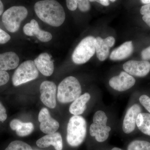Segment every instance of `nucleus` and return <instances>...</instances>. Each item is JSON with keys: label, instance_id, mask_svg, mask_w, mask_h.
Instances as JSON below:
<instances>
[{"label": "nucleus", "instance_id": "nucleus-1", "mask_svg": "<svg viewBox=\"0 0 150 150\" xmlns=\"http://www.w3.org/2000/svg\"><path fill=\"white\" fill-rule=\"evenodd\" d=\"M34 10L38 17L51 26L59 27L65 21L66 14L61 4L54 0H44L37 2Z\"/></svg>", "mask_w": 150, "mask_h": 150}, {"label": "nucleus", "instance_id": "nucleus-2", "mask_svg": "<svg viewBox=\"0 0 150 150\" xmlns=\"http://www.w3.org/2000/svg\"><path fill=\"white\" fill-rule=\"evenodd\" d=\"M87 134L85 119L80 115H74L69 120L67 128V141L71 146L77 147L84 141Z\"/></svg>", "mask_w": 150, "mask_h": 150}, {"label": "nucleus", "instance_id": "nucleus-3", "mask_svg": "<svg viewBox=\"0 0 150 150\" xmlns=\"http://www.w3.org/2000/svg\"><path fill=\"white\" fill-rule=\"evenodd\" d=\"M81 87L76 78L72 76L65 78L59 84L57 99L62 103L73 102L81 96Z\"/></svg>", "mask_w": 150, "mask_h": 150}, {"label": "nucleus", "instance_id": "nucleus-4", "mask_svg": "<svg viewBox=\"0 0 150 150\" xmlns=\"http://www.w3.org/2000/svg\"><path fill=\"white\" fill-rule=\"evenodd\" d=\"M27 8L23 6H13L4 12L2 17L3 23L8 31L15 33L18 30L22 21L27 16Z\"/></svg>", "mask_w": 150, "mask_h": 150}, {"label": "nucleus", "instance_id": "nucleus-5", "mask_svg": "<svg viewBox=\"0 0 150 150\" xmlns=\"http://www.w3.org/2000/svg\"><path fill=\"white\" fill-rule=\"evenodd\" d=\"M108 117L105 112L102 110H98L95 113L93 121L90 127V134L95 137L98 142L106 141L109 136L111 128L107 126Z\"/></svg>", "mask_w": 150, "mask_h": 150}, {"label": "nucleus", "instance_id": "nucleus-6", "mask_svg": "<svg viewBox=\"0 0 150 150\" xmlns=\"http://www.w3.org/2000/svg\"><path fill=\"white\" fill-rule=\"evenodd\" d=\"M96 52L95 38L92 36L85 38L78 44L73 52L72 59L77 64L88 62Z\"/></svg>", "mask_w": 150, "mask_h": 150}, {"label": "nucleus", "instance_id": "nucleus-7", "mask_svg": "<svg viewBox=\"0 0 150 150\" xmlns=\"http://www.w3.org/2000/svg\"><path fill=\"white\" fill-rule=\"evenodd\" d=\"M38 71L33 61H25L15 71L12 78L13 84L15 86L21 85L37 79Z\"/></svg>", "mask_w": 150, "mask_h": 150}, {"label": "nucleus", "instance_id": "nucleus-8", "mask_svg": "<svg viewBox=\"0 0 150 150\" xmlns=\"http://www.w3.org/2000/svg\"><path fill=\"white\" fill-rule=\"evenodd\" d=\"M56 90L57 87L53 82L44 81L40 84V100L47 107L51 109L56 107Z\"/></svg>", "mask_w": 150, "mask_h": 150}, {"label": "nucleus", "instance_id": "nucleus-9", "mask_svg": "<svg viewBox=\"0 0 150 150\" xmlns=\"http://www.w3.org/2000/svg\"><path fill=\"white\" fill-rule=\"evenodd\" d=\"M38 118L40 123V131L44 134H54L59 129V122L52 118L49 110L46 108H43L40 110Z\"/></svg>", "mask_w": 150, "mask_h": 150}, {"label": "nucleus", "instance_id": "nucleus-10", "mask_svg": "<svg viewBox=\"0 0 150 150\" xmlns=\"http://www.w3.org/2000/svg\"><path fill=\"white\" fill-rule=\"evenodd\" d=\"M136 79L126 72H121L118 76L110 79L109 84L113 89L118 91H126L134 86Z\"/></svg>", "mask_w": 150, "mask_h": 150}, {"label": "nucleus", "instance_id": "nucleus-11", "mask_svg": "<svg viewBox=\"0 0 150 150\" xmlns=\"http://www.w3.org/2000/svg\"><path fill=\"white\" fill-rule=\"evenodd\" d=\"M123 68L131 76L143 77L149 73L150 63L146 61H128L123 64Z\"/></svg>", "mask_w": 150, "mask_h": 150}, {"label": "nucleus", "instance_id": "nucleus-12", "mask_svg": "<svg viewBox=\"0 0 150 150\" xmlns=\"http://www.w3.org/2000/svg\"><path fill=\"white\" fill-rule=\"evenodd\" d=\"M142 112V107L139 105L134 104L128 109L123 119L122 129L126 134L132 133L135 130L136 120L139 114Z\"/></svg>", "mask_w": 150, "mask_h": 150}, {"label": "nucleus", "instance_id": "nucleus-13", "mask_svg": "<svg viewBox=\"0 0 150 150\" xmlns=\"http://www.w3.org/2000/svg\"><path fill=\"white\" fill-rule=\"evenodd\" d=\"M23 30L25 35L30 36L35 35L41 42H48L52 38L51 33L40 29L38 23L34 19L31 20L30 23L25 24Z\"/></svg>", "mask_w": 150, "mask_h": 150}, {"label": "nucleus", "instance_id": "nucleus-14", "mask_svg": "<svg viewBox=\"0 0 150 150\" xmlns=\"http://www.w3.org/2000/svg\"><path fill=\"white\" fill-rule=\"evenodd\" d=\"M33 62L38 71L44 76H49L54 72V62L48 53L40 54Z\"/></svg>", "mask_w": 150, "mask_h": 150}, {"label": "nucleus", "instance_id": "nucleus-15", "mask_svg": "<svg viewBox=\"0 0 150 150\" xmlns=\"http://www.w3.org/2000/svg\"><path fill=\"white\" fill-rule=\"evenodd\" d=\"M36 144L39 148H47L52 145L54 146L56 150H62L63 149L62 135L58 132L47 134L38 140Z\"/></svg>", "mask_w": 150, "mask_h": 150}, {"label": "nucleus", "instance_id": "nucleus-16", "mask_svg": "<svg viewBox=\"0 0 150 150\" xmlns=\"http://www.w3.org/2000/svg\"><path fill=\"white\" fill-rule=\"evenodd\" d=\"M19 61L18 56L12 51L0 54V71H6L16 69Z\"/></svg>", "mask_w": 150, "mask_h": 150}, {"label": "nucleus", "instance_id": "nucleus-17", "mask_svg": "<svg viewBox=\"0 0 150 150\" xmlns=\"http://www.w3.org/2000/svg\"><path fill=\"white\" fill-rule=\"evenodd\" d=\"M134 47L132 41H127L111 52L110 59L113 61L123 60L131 56Z\"/></svg>", "mask_w": 150, "mask_h": 150}, {"label": "nucleus", "instance_id": "nucleus-18", "mask_svg": "<svg viewBox=\"0 0 150 150\" xmlns=\"http://www.w3.org/2000/svg\"><path fill=\"white\" fill-rule=\"evenodd\" d=\"M91 96L86 93L73 101L69 107V112L74 115H79L83 113L86 109V103L90 100Z\"/></svg>", "mask_w": 150, "mask_h": 150}, {"label": "nucleus", "instance_id": "nucleus-19", "mask_svg": "<svg viewBox=\"0 0 150 150\" xmlns=\"http://www.w3.org/2000/svg\"><path fill=\"white\" fill-rule=\"evenodd\" d=\"M136 125L138 129L145 135L150 137V114L141 112L137 116Z\"/></svg>", "mask_w": 150, "mask_h": 150}, {"label": "nucleus", "instance_id": "nucleus-20", "mask_svg": "<svg viewBox=\"0 0 150 150\" xmlns=\"http://www.w3.org/2000/svg\"><path fill=\"white\" fill-rule=\"evenodd\" d=\"M95 48L97 56L100 61L103 62L107 59L109 54V48L101 38H95Z\"/></svg>", "mask_w": 150, "mask_h": 150}, {"label": "nucleus", "instance_id": "nucleus-21", "mask_svg": "<svg viewBox=\"0 0 150 150\" xmlns=\"http://www.w3.org/2000/svg\"><path fill=\"white\" fill-rule=\"evenodd\" d=\"M34 130V125L31 122L23 123L21 121L17 128L16 133L19 137H25L28 136Z\"/></svg>", "mask_w": 150, "mask_h": 150}, {"label": "nucleus", "instance_id": "nucleus-22", "mask_svg": "<svg viewBox=\"0 0 150 150\" xmlns=\"http://www.w3.org/2000/svg\"><path fill=\"white\" fill-rule=\"evenodd\" d=\"M127 150H150V142L144 140H134L128 145Z\"/></svg>", "mask_w": 150, "mask_h": 150}, {"label": "nucleus", "instance_id": "nucleus-23", "mask_svg": "<svg viewBox=\"0 0 150 150\" xmlns=\"http://www.w3.org/2000/svg\"><path fill=\"white\" fill-rule=\"evenodd\" d=\"M5 150H33L28 144L21 141H15L11 142Z\"/></svg>", "mask_w": 150, "mask_h": 150}, {"label": "nucleus", "instance_id": "nucleus-24", "mask_svg": "<svg viewBox=\"0 0 150 150\" xmlns=\"http://www.w3.org/2000/svg\"><path fill=\"white\" fill-rule=\"evenodd\" d=\"M139 102L141 105L150 114V97L146 95H142L140 97Z\"/></svg>", "mask_w": 150, "mask_h": 150}, {"label": "nucleus", "instance_id": "nucleus-25", "mask_svg": "<svg viewBox=\"0 0 150 150\" xmlns=\"http://www.w3.org/2000/svg\"><path fill=\"white\" fill-rule=\"evenodd\" d=\"M78 7L82 12H86L89 10L91 8L89 1L87 0H77Z\"/></svg>", "mask_w": 150, "mask_h": 150}, {"label": "nucleus", "instance_id": "nucleus-26", "mask_svg": "<svg viewBox=\"0 0 150 150\" xmlns=\"http://www.w3.org/2000/svg\"><path fill=\"white\" fill-rule=\"evenodd\" d=\"M9 75L6 71H0V86L6 84L9 80Z\"/></svg>", "mask_w": 150, "mask_h": 150}, {"label": "nucleus", "instance_id": "nucleus-27", "mask_svg": "<svg viewBox=\"0 0 150 150\" xmlns=\"http://www.w3.org/2000/svg\"><path fill=\"white\" fill-rule=\"evenodd\" d=\"M10 39V35L0 28V44H5Z\"/></svg>", "mask_w": 150, "mask_h": 150}, {"label": "nucleus", "instance_id": "nucleus-28", "mask_svg": "<svg viewBox=\"0 0 150 150\" xmlns=\"http://www.w3.org/2000/svg\"><path fill=\"white\" fill-rule=\"evenodd\" d=\"M7 118L6 114V110L5 108L0 102V121L1 122H4Z\"/></svg>", "mask_w": 150, "mask_h": 150}, {"label": "nucleus", "instance_id": "nucleus-29", "mask_svg": "<svg viewBox=\"0 0 150 150\" xmlns=\"http://www.w3.org/2000/svg\"><path fill=\"white\" fill-rule=\"evenodd\" d=\"M67 7L69 10L74 11L76 9L78 4L76 0H67L66 1Z\"/></svg>", "mask_w": 150, "mask_h": 150}, {"label": "nucleus", "instance_id": "nucleus-30", "mask_svg": "<svg viewBox=\"0 0 150 150\" xmlns=\"http://www.w3.org/2000/svg\"><path fill=\"white\" fill-rule=\"evenodd\" d=\"M142 56L143 60L145 61L150 60V46L142 51Z\"/></svg>", "mask_w": 150, "mask_h": 150}, {"label": "nucleus", "instance_id": "nucleus-31", "mask_svg": "<svg viewBox=\"0 0 150 150\" xmlns=\"http://www.w3.org/2000/svg\"><path fill=\"white\" fill-rule=\"evenodd\" d=\"M103 40H104L105 43L109 48L112 47L115 43V38L112 36H109V37L105 38V39H103Z\"/></svg>", "mask_w": 150, "mask_h": 150}, {"label": "nucleus", "instance_id": "nucleus-32", "mask_svg": "<svg viewBox=\"0 0 150 150\" xmlns=\"http://www.w3.org/2000/svg\"><path fill=\"white\" fill-rule=\"evenodd\" d=\"M140 12L144 16L150 14V4L143 6L141 9Z\"/></svg>", "mask_w": 150, "mask_h": 150}, {"label": "nucleus", "instance_id": "nucleus-33", "mask_svg": "<svg viewBox=\"0 0 150 150\" xmlns=\"http://www.w3.org/2000/svg\"><path fill=\"white\" fill-rule=\"evenodd\" d=\"M89 1L90 2L96 1L97 2H98L100 3V4H101L102 5L105 6H109V4H110L109 1H108V0H98V1Z\"/></svg>", "mask_w": 150, "mask_h": 150}, {"label": "nucleus", "instance_id": "nucleus-34", "mask_svg": "<svg viewBox=\"0 0 150 150\" xmlns=\"http://www.w3.org/2000/svg\"><path fill=\"white\" fill-rule=\"evenodd\" d=\"M143 20L150 27V14L144 15L143 16Z\"/></svg>", "mask_w": 150, "mask_h": 150}, {"label": "nucleus", "instance_id": "nucleus-35", "mask_svg": "<svg viewBox=\"0 0 150 150\" xmlns=\"http://www.w3.org/2000/svg\"><path fill=\"white\" fill-rule=\"evenodd\" d=\"M4 11V5L2 2L0 1V16L2 14Z\"/></svg>", "mask_w": 150, "mask_h": 150}, {"label": "nucleus", "instance_id": "nucleus-36", "mask_svg": "<svg viewBox=\"0 0 150 150\" xmlns=\"http://www.w3.org/2000/svg\"><path fill=\"white\" fill-rule=\"evenodd\" d=\"M141 1L143 4H146V5L150 4V0H142Z\"/></svg>", "mask_w": 150, "mask_h": 150}, {"label": "nucleus", "instance_id": "nucleus-37", "mask_svg": "<svg viewBox=\"0 0 150 150\" xmlns=\"http://www.w3.org/2000/svg\"><path fill=\"white\" fill-rule=\"evenodd\" d=\"M111 150H122L121 149H120V148L115 147L113 148V149H112Z\"/></svg>", "mask_w": 150, "mask_h": 150}, {"label": "nucleus", "instance_id": "nucleus-38", "mask_svg": "<svg viewBox=\"0 0 150 150\" xmlns=\"http://www.w3.org/2000/svg\"><path fill=\"white\" fill-rule=\"evenodd\" d=\"M110 1L112 2H114L115 1V0H110Z\"/></svg>", "mask_w": 150, "mask_h": 150}]
</instances>
